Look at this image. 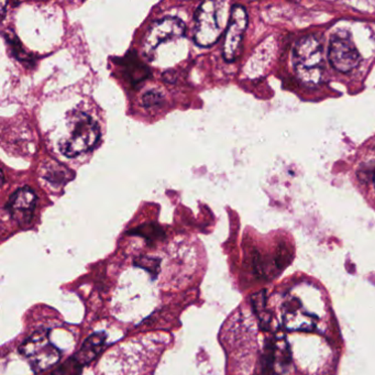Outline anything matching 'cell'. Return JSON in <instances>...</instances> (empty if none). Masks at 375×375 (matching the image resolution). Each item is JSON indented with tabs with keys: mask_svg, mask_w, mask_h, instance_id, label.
<instances>
[{
	"mask_svg": "<svg viewBox=\"0 0 375 375\" xmlns=\"http://www.w3.org/2000/svg\"><path fill=\"white\" fill-rule=\"evenodd\" d=\"M296 76L307 87H317L325 76L324 48L316 35L302 37L295 44L293 52Z\"/></svg>",
	"mask_w": 375,
	"mask_h": 375,
	"instance_id": "cell-1",
	"label": "cell"
},
{
	"mask_svg": "<svg viewBox=\"0 0 375 375\" xmlns=\"http://www.w3.org/2000/svg\"><path fill=\"white\" fill-rule=\"evenodd\" d=\"M67 128L69 134L60 143V150L65 157H78L98 143L101 138L98 123L85 112H75L69 114Z\"/></svg>",
	"mask_w": 375,
	"mask_h": 375,
	"instance_id": "cell-2",
	"label": "cell"
},
{
	"mask_svg": "<svg viewBox=\"0 0 375 375\" xmlns=\"http://www.w3.org/2000/svg\"><path fill=\"white\" fill-rule=\"evenodd\" d=\"M226 3L205 1L195 14L194 41L197 46L209 48L220 39L225 26L228 24Z\"/></svg>",
	"mask_w": 375,
	"mask_h": 375,
	"instance_id": "cell-3",
	"label": "cell"
},
{
	"mask_svg": "<svg viewBox=\"0 0 375 375\" xmlns=\"http://www.w3.org/2000/svg\"><path fill=\"white\" fill-rule=\"evenodd\" d=\"M19 354L28 360L35 374L54 367L62 356L60 349L51 342L49 329L37 330L29 335L19 347Z\"/></svg>",
	"mask_w": 375,
	"mask_h": 375,
	"instance_id": "cell-4",
	"label": "cell"
},
{
	"mask_svg": "<svg viewBox=\"0 0 375 375\" xmlns=\"http://www.w3.org/2000/svg\"><path fill=\"white\" fill-rule=\"evenodd\" d=\"M328 59L333 69L341 73H349L359 67L361 55L351 35L338 31L330 39Z\"/></svg>",
	"mask_w": 375,
	"mask_h": 375,
	"instance_id": "cell-5",
	"label": "cell"
},
{
	"mask_svg": "<svg viewBox=\"0 0 375 375\" xmlns=\"http://www.w3.org/2000/svg\"><path fill=\"white\" fill-rule=\"evenodd\" d=\"M247 27V14L245 7L232 6L223 46V55L227 62H234L239 56Z\"/></svg>",
	"mask_w": 375,
	"mask_h": 375,
	"instance_id": "cell-6",
	"label": "cell"
},
{
	"mask_svg": "<svg viewBox=\"0 0 375 375\" xmlns=\"http://www.w3.org/2000/svg\"><path fill=\"white\" fill-rule=\"evenodd\" d=\"M185 31L186 26L176 17H165L157 20L150 26L146 35L144 52L148 56H151L161 43L184 37Z\"/></svg>",
	"mask_w": 375,
	"mask_h": 375,
	"instance_id": "cell-7",
	"label": "cell"
},
{
	"mask_svg": "<svg viewBox=\"0 0 375 375\" xmlns=\"http://www.w3.org/2000/svg\"><path fill=\"white\" fill-rule=\"evenodd\" d=\"M37 194L30 187H21L11 195L6 209L9 215L20 224L33 218V211L37 205Z\"/></svg>",
	"mask_w": 375,
	"mask_h": 375,
	"instance_id": "cell-8",
	"label": "cell"
},
{
	"mask_svg": "<svg viewBox=\"0 0 375 375\" xmlns=\"http://www.w3.org/2000/svg\"><path fill=\"white\" fill-rule=\"evenodd\" d=\"M105 343H106V333H93L84 341L82 348L73 357L78 360L82 367H85L91 363L103 352Z\"/></svg>",
	"mask_w": 375,
	"mask_h": 375,
	"instance_id": "cell-9",
	"label": "cell"
},
{
	"mask_svg": "<svg viewBox=\"0 0 375 375\" xmlns=\"http://www.w3.org/2000/svg\"><path fill=\"white\" fill-rule=\"evenodd\" d=\"M129 234L142 237L143 239L147 240L148 243H151V245L157 243L159 240L164 239L165 237L162 228L155 224L142 225V226L131 230Z\"/></svg>",
	"mask_w": 375,
	"mask_h": 375,
	"instance_id": "cell-10",
	"label": "cell"
},
{
	"mask_svg": "<svg viewBox=\"0 0 375 375\" xmlns=\"http://www.w3.org/2000/svg\"><path fill=\"white\" fill-rule=\"evenodd\" d=\"M134 265L141 268L152 275L153 279L160 273L161 260L149 256H140L134 260Z\"/></svg>",
	"mask_w": 375,
	"mask_h": 375,
	"instance_id": "cell-11",
	"label": "cell"
},
{
	"mask_svg": "<svg viewBox=\"0 0 375 375\" xmlns=\"http://www.w3.org/2000/svg\"><path fill=\"white\" fill-rule=\"evenodd\" d=\"M82 365L74 357L67 360L63 365L54 369L48 375H82Z\"/></svg>",
	"mask_w": 375,
	"mask_h": 375,
	"instance_id": "cell-12",
	"label": "cell"
},
{
	"mask_svg": "<svg viewBox=\"0 0 375 375\" xmlns=\"http://www.w3.org/2000/svg\"><path fill=\"white\" fill-rule=\"evenodd\" d=\"M125 65H127V69L129 71L130 78H132L134 82H142V80H144V78L149 76L147 67L140 64L137 59L132 60V61H127Z\"/></svg>",
	"mask_w": 375,
	"mask_h": 375,
	"instance_id": "cell-13",
	"label": "cell"
},
{
	"mask_svg": "<svg viewBox=\"0 0 375 375\" xmlns=\"http://www.w3.org/2000/svg\"><path fill=\"white\" fill-rule=\"evenodd\" d=\"M164 101L163 94L161 91H157V89H152V91H147L142 97V104L144 107H155L160 106Z\"/></svg>",
	"mask_w": 375,
	"mask_h": 375,
	"instance_id": "cell-14",
	"label": "cell"
},
{
	"mask_svg": "<svg viewBox=\"0 0 375 375\" xmlns=\"http://www.w3.org/2000/svg\"><path fill=\"white\" fill-rule=\"evenodd\" d=\"M374 184H375V174H374Z\"/></svg>",
	"mask_w": 375,
	"mask_h": 375,
	"instance_id": "cell-15",
	"label": "cell"
}]
</instances>
